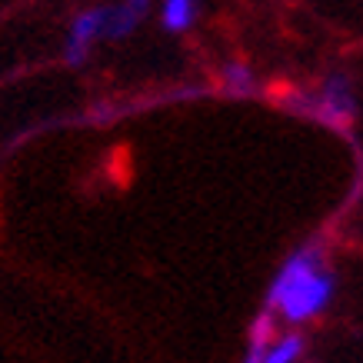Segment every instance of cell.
<instances>
[{"label":"cell","mask_w":363,"mask_h":363,"mask_svg":"<svg viewBox=\"0 0 363 363\" xmlns=\"http://www.w3.org/2000/svg\"><path fill=\"white\" fill-rule=\"evenodd\" d=\"M284 107L290 113H297V117L320 123V127H330V130H347L360 113L353 80L340 70L327 74L313 90H297V94L284 97Z\"/></svg>","instance_id":"cell-2"},{"label":"cell","mask_w":363,"mask_h":363,"mask_svg":"<svg viewBox=\"0 0 363 363\" xmlns=\"http://www.w3.org/2000/svg\"><path fill=\"white\" fill-rule=\"evenodd\" d=\"M220 90L227 97H250L257 94V74L243 60H230L220 67Z\"/></svg>","instance_id":"cell-8"},{"label":"cell","mask_w":363,"mask_h":363,"mask_svg":"<svg viewBox=\"0 0 363 363\" xmlns=\"http://www.w3.org/2000/svg\"><path fill=\"white\" fill-rule=\"evenodd\" d=\"M150 11H154V0H117V4H107L104 40H111V44L127 40V37L150 17Z\"/></svg>","instance_id":"cell-4"},{"label":"cell","mask_w":363,"mask_h":363,"mask_svg":"<svg viewBox=\"0 0 363 363\" xmlns=\"http://www.w3.org/2000/svg\"><path fill=\"white\" fill-rule=\"evenodd\" d=\"M337 297V274L327 264L323 243H303L277 267L264 307L284 327H307L330 310Z\"/></svg>","instance_id":"cell-1"},{"label":"cell","mask_w":363,"mask_h":363,"mask_svg":"<svg viewBox=\"0 0 363 363\" xmlns=\"http://www.w3.org/2000/svg\"><path fill=\"white\" fill-rule=\"evenodd\" d=\"M307 337L300 333V327H280L277 337L267 343L264 350V360L260 363H297L303 360V353H307Z\"/></svg>","instance_id":"cell-5"},{"label":"cell","mask_w":363,"mask_h":363,"mask_svg":"<svg viewBox=\"0 0 363 363\" xmlns=\"http://www.w3.org/2000/svg\"><path fill=\"white\" fill-rule=\"evenodd\" d=\"M104 17H107V7H87L80 11L70 27H67V37H64V57L67 67H84L94 54V47L104 40Z\"/></svg>","instance_id":"cell-3"},{"label":"cell","mask_w":363,"mask_h":363,"mask_svg":"<svg viewBox=\"0 0 363 363\" xmlns=\"http://www.w3.org/2000/svg\"><path fill=\"white\" fill-rule=\"evenodd\" d=\"M280 327H284V323H280V320H277L267 307H260V313L250 320V330H247V350H243V360H247V363H260V360H264L267 343L274 340Z\"/></svg>","instance_id":"cell-6"},{"label":"cell","mask_w":363,"mask_h":363,"mask_svg":"<svg viewBox=\"0 0 363 363\" xmlns=\"http://www.w3.org/2000/svg\"><path fill=\"white\" fill-rule=\"evenodd\" d=\"M200 17V0H160V27L167 33H187Z\"/></svg>","instance_id":"cell-7"}]
</instances>
